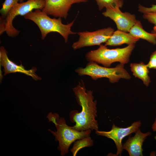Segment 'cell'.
<instances>
[{"mask_svg":"<svg viewBox=\"0 0 156 156\" xmlns=\"http://www.w3.org/2000/svg\"><path fill=\"white\" fill-rule=\"evenodd\" d=\"M45 4L44 0H28L26 2L18 3L10 10L5 19V31L8 36L14 37L20 31L13 26L14 18L18 15L24 16L34 9L42 10Z\"/></svg>","mask_w":156,"mask_h":156,"instance_id":"8992f818","label":"cell"},{"mask_svg":"<svg viewBox=\"0 0 156 156\" xmlns=\"http://www.w3.org/2000/svg\"><path fill=\"white\" fill-rule=\"evenodd\" d=\"M135 47L134 44L123 48L109 49L105 45L101 44L96 49L91 50L86 55V59L110 67L112 64L116 62L123 64H127Z\"/></svg>","mask_w":156,"mask_h":156,"instance_id":"3957f363","label":"cell"},{"mask_svg":"<svg viewBox=\"0 0 156 156\" xmlns=\"http://www.w3.org/2000/svg\"><path fill=\"white\" fill-rule=\"evenodd\" d=\"M129 32L133 37L145 40L153 45L156 44L155 35L145 31L141 22L139 20H137Z\"/></svg>","mask_w":156,"mask_h":156,"instance_id":"9a60e30c","label":"cell"},{"mask_svg":"<svg viewBox=\"0 0 156 156\" xmlns=\"http://www.w3.org/2000/svg\"><path fill=\"white\" fill-rule=\"evenodd\" d=\"M143 18L154 25L151 33L155 34L156 37V13L151 12L143 14Z\"/></svg>","mask_w":156,"mask_h":156,"instance_id":"d6986e66","label":"cell"},{"mask_svg":"<svg viewBox=\"0 0 156 156\" xmlns=\"http://www.w3.org/2000/svg\"><path fill=\"white\" fill-rule=\"evenodd\" d=\"M75 71L80 76L88 75L95 80L106 78L112 83L118 82L121 79H129L131 78L124 68V64L120 63L115 67L110 68L102 66L94 62L90 61L85 68H79Z\"/></svg>","mask_w":156,"mask_h":156,"instance_id":"5b68a950","label":"cell"},{"mask_svg":"<svg viewBox=\"0 0 156 156\" xmlns=\"http://www.w3.org/2000/svg\"><path fill=\"white\" fill-rule=\"evenodd\" d=\"M8 52L4 47L1 46L0 48V65L4 68L3 71L4 75L7 74L16 72L23 73L28 76L31 77L35 80H40L41 78L38 77L35 73L37 69L33 67L29 70H26L24 66L21 64L18 65L10 60L7 55Z\"/></svg>","mask_w":156,"mask_h":156,"instance_id":"8fae6325","label":"cell"},{"mask_svg":"<svg viewBox=\"0 0 156 156\" xmlns=\"http://www.w3.org/2000/svg\"><path fill=\"white\" fill-rule=\"evenodd\" d=\"M152 128L153 131H156V117L155 119L154 122L152 125Z\"/></svg>","mask_w":156,"mask_h":156,"instance_id":"7402d4cb","label":"cell"},{"mask_svg":"<svg viewBox=\"0 0 156 156\" xmlns=\"http://www.w3.org/2000/svg\"><path fill=\"white\" fill-rule=\"evenodd\" d=\"M45 5L42 11L55 17L66 19L72 5L76 3H85L88 0H44Z\"/></svg>","mask_w":156,"mask_h":156,"instance_id":"30bf717a","label":"cell"},{"mask_svg":"<svg viewBox=\"0 0 156 156\" xmlns=\"http://www.w3.org/2000/svg\"><path fill=\"white\" fill-rule=\"evenodd\" d=\"M23 0H20L19 1L20 3H22L23 2Z\"/></svg>","mask_w":156,"mask_h":156,"instance_id":"603a6c76","label":"cell"},{"mask_svg":"<svg viewBox=\"0 0 156 156\" xmlns=\"http://www.w3.org/2000/svg\"><path fill=\"white\" fill-rule=\"evenodd\" d=\"M73 91L82 110L80 112L76 110L70 112V120L75 123L71 128L80 131L89 129L98 130L97 121L95 119L97 116V103L96 101L93 100L92 91L86 90L84 86L80 83L73 88Z\"/></svg>","mask_w":156,"mask_h":156,"instance_id":"6da1fadb","label":"cell"},{"mask_svg":"<svg viewBox=\"0 0 156 156\" xmlns=\"http://www.w3.org/2000/svg\"><path fill=\"white\" fill-rule=\"evenodd\" d=\"M139 40V38L133 37L129 33L117 29L114 31L111 37L105 42V45L116 46L125 44L128 45L135 44Z\"/></svg>","mask_w":156,"mask_h":156,"instance_id":"4fadbf2b","label":"cell"},{"mask_svg":"<svg viewBox=\"0 0 156 156\" xmlns=\"http://www.w3.org/2000/svg\"><path fill=\"white\" fill-rule=\"evenodd\" d=\"M24 16L25 19L31 20L37 25L40 31L42 40L45 38L49 33L57 32L63 37L65 42L66 43L69 35L76 34L71 30L75 20L67 24H64L62 23L61 18H51L40 9H35Z\"/></svg>","mask_w":156,"mask_h":156,"instance_id":"7a4b0ae2","label":"cell"},{"mask_svg":"<svg viewBox=\"0 0 156 156\" xmlns=\"http://www.w3.org/2000/svg\"><path fill=\"white\" fill-rule=\"evenodd\" d=\"M120 8L118 7H108L106 8L105 11L102 14L115 23L117 29L129 32L137 21L136 16L129 12H122Z\"/></svg>","mask_w":156,"mask_h":156,"instance_id":"9c48e42d","label":"cell"},{"mask_svg":"<svg viewBox=\"0 0 156 156\" xmlns=\"http://www.w3.org/2000/svg\"><path fill=\"white\" fill-rule=\"evenodd\" d=\"M130 66L133 75L135 77L141 79L145 86H148L151 80L148 75L149 72L147 64L141 62L138 63H131Z\"/></svg>","mask_w":156,"mask_h":156,"instance_id":"5bb4252c","label":"cell"},{"mask_svg":"<svg viewBox=\"0 0 156 156\" xmlns=\"http://www.w3.org/2000/svg\"><path fill=\"white\" fill-rule=\"evenodd\" d=\"M138 8V11L143 14L151 12L156 13V5L153 4L151 7H147L139 4Z\"/></svg>","mask_w":156,"mask_h":156,"instance_id":"ffe728a7","label":"cell"},{"mask_svg":"<svg viewBox=\"0 0 156 156\" xmlns=\"http://www.w3.org/2000/svg\"><path fill=\"white\" fill-rule=\"evenodd\" d=\"M57 131H53L50 129L48 131L55 137V140L58 142V148L60 152L61 156H64L68 153L71 144L75 141L90 136V129L78 131L68 125L65 118L58 116L53 123Z\"/></svg>","mask_w":156,"mask_h":156,"instance_id":"277c9868","label":"cell"},{"mask_svg":"<svg viewBox=\"0 0 156 156\" xmlns=\"http://www.w3.org/2000/svg\"><path fill=\"white\" fill-rule=\"evenodd\" d=\"M147 65L149 69H156V50L151 55L149 61Z\"/></svg>","mask_w":156,"mask_h":156,"instance_id":"44dd1931","label":"cell"},{"mask_svg":"<svg viewBox=\"0 0 156 156\" xmlns=\"http://www.w3.org/2000/svg\"><path fill=\"white\" fill-rule=\"evenodd\" d=\"M114 31L109 27L98 29L93 32L87 31L77 33L79 36L78 40L74 42L72 47L74 50L88 46L97 45L105 42L111 37Z\"/></svg>","mask_w":156,"mask_h":156,"instance_id":"52a82bcc","label":"cell"},{"mask_svg":"<svg viewBox=\"0 0 156 156\" xmlns=\"http://www.w3.org/2000/svg\"><path fill=\"white\" fill-rule=\"evenodd\" d=\"M20 0H5L2 3V7L0 10L1 17L6 18L8 12L12 8L18 3Z\"/></svg>","mask_w":156,"mask_h":156,"instance_id":"ac0fdd59","label":"cell"},{"mask_svg":"<svg viewBox=\"0 0 156 156\" xmlns=\"http://www.w3.org/2000/svg\"><path fill=\"white\" fill-rule=\"evenodd\" d=\"M151 134V132L149 131L143 133L139 129L134 136L129 137L122 145V148L127 151L130 156H142L143 142L146 137Z\"/></svg>","mask_w":156,"mask_h":156,"instance_id":"7c38bea8","label":"cell"},{"mask_svg":"<svg viewBox=\"0 0 156 156\" xmlns=\"http://www.w3.org/2000/svg\"><path fill=\"white\" fill-rule=\"evenodd\" d=\"M141 125L140 120L133 122L130 126L126 128L120 127L113 124L110 131H106L98 130L95 131V133L97 135L105 136L112 140L117 149L116 155H121L123 150L122 142V139L126 136L135 132Z\"/></svg>","mask_w":156,"mask_h":156,"instance_id":"ba28073f","label":"cell"},{"mask_svg":"<svg viewBox=\"0 0 156 156\" xmlns=\"http://www.w3.org/2000/svg\"><path fill=\"white\" fill-rule=\"evenodd\" d=\"M155 0V1H156V0Z\"/></svg>","mask_w":156,"mask_h":156,"instance_id":"cb8c5ba5","label":"cell"},{"mask_svg":"<svg viewBox=\"0 0 156 156\" xmlns=\"http://www.w3.org/2000/svg\"><path fill=\"white\" fill-rule=\"evenodd\" d=\"M100 11L104 8L118 7L122 8L124 4L123 0H95Z\"/></svg>","mask_w":156,"mask_h":156,"instance_id":"e0dca14e","label":"cell"},{"mask_svg":"<svg viewBox=\"0 0 156 156\" xmlns=\"http://www.w3.org/2000/svg\"><path fill=\"white\" fill-rule=\"evenodd\" d=\"M93 144V141L90 136L86 137L75 141L70 151L73 156H75L81 149L86 147L91 146Z\"/></svg>","mask_w":156,"mask_h":156,"instance_id":"2e32d148","label":"cell"}]
</instances>
